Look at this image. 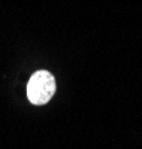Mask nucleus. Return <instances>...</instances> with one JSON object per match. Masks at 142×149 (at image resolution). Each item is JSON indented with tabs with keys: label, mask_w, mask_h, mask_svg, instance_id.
Instances as JSON below:
<instances>
[{
	"label": "nucleus",
	"mask_w": 142,
	"mask_h": 149,
	"mask_svg": "<svg viewBox=\"0 0 142 149\" xmlns=\"http://www.w3.org/2000/svg\"><path fill=\"white\" fill-rule=\"evenodd\" d=\"M56 93V79L46 70L36 72L27 84V97L33 104H45Z\"/></svg>",
	"instance_id": "1"
}]
</instances>
